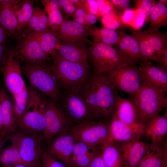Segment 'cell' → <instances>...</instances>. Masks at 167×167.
<instances>
[{"label":"cell","mask_w":167,"mask_h":167,"mask_svg":"<svg viewBox=\"0 0 167 167\" xmlns=\"http://www.w3.org/2000/svg\"><path fill=\"white\" fill-rule=\"evenodd\" d=\"M94 120L109 122L118 94L105 73L92 74L79 91Z\"/></svg>","instance_id":"obj_1"},{"label":"cell","mask_w":167,"mask_h":167,"mask_svg":"<svg viewBox=\"0 0 167 167\" xmlns=\"http://www.w3.org/2000/svg\"><path fill=\"white\" fill-rule=\"evenodd\" d=\"M49 62L40 64L25 62L21 67L22 72L31 86L51 100L58 102L62 88L53 65Z\"/></svg>","instance_id":"obj_2"},{"label":"cell","mask_w":167,"mask_h":167,"mask_svg":"<svg viewBox=\"0 0 167 167\" xmlns=\"http://www.w3.org/2000/svg\"><path fill=\"white\" fill-rule=\"evenodd\" d=\"M51 57L62 90L79 91L91 75L88 61L82 62L69 61L62 58L57 51Z\"/></svg>","instance_id":"obj_3"},{"label":"cell","mask_w":167,"mask_h":167,"mask_svg":"<svg viewBox=\"0 0 167 167\" xmlns=\"http://www.w3.org/2000/svg\"><path fill=\"white\" fill-rule=\"evenodd\" d=\"M166 93L142 79L139 92L129 98L143 123H145L149 118L159 114L163 108L167 110Z\"/></svg>","instance_id":"obj_4"},{"label":"cell","mask_w":167,"mask_h":167,"mask_svg":"<svg viewBox=\"0 0 167 167\" xmlns=\"http://www.w3.org/2000/svg\"><path fill=\"white\" fill-rule=\"evenodd\" d=\"M28 89L27 103L18 130L42 138L45 126L44 97L32 86Z\"/></svg>","instance_id":"obj_5"},{"label":"cell","mask_w":167,"mask_h":167,"mask_svg":"<svg viewBox=\"0 0 167 167\" xmlns=\"http://www.w3.org/2000/svg\"><path fill=\"white\" fill-rule=\"evenodd\" d=\"M91 45L88 48V56L92 62V74L105 73L133 63L112 46L94 40H92Z\"/></svg>","instance_id":"obj_6"},{"label":"cell","mask_w":167,"mask_h":167,"mask_svg":"<svg viewBox=\"0 0 167 167\" xmlns=\"http://www.w3.org/2000/svg\"><path fill=\"white\" fill-rule=\"evenodd\" d=\"M109 122L90 120L77 124L69 131L76 141L83 142L95 149H101L111 139Z\"/></svg>","instance_id":"obj_7"},{"label":"cell","mask_w":167,"mask_h":167,"mask_svg":"<svg viewBox=\"0 0 167 167\" xmlns=\"http://www.w3.org/2000/svg\"><path fill=\"white\" fill-rule=\"evenodd\" d=\"M6 137L16 147L26 166L41 167V156L43 141L42 137L19 130Z\"/></svg>","instance_id":"obj_8"},{"label":"cell","mask_w":167,"mask_h":167,"mask_svg":"<svg viewBox=\"0 0 167 167\" xmlns=\"http://www.w3.org/2000/svg\"><path fill=\"white\" fill-rule=\"evenodd\" d=\"M47 97H44L45 126L42 139L48 143L58 134L69 131L74 126L59 104Z\"/></svg>","instance_id":"obj_9"},{"label":"cell","mask_w":167,"mask_h":167,"mask_svg":"<svg viewBox=\"0 0 167 167\" xmlns=\"http://www.w3.org/2000/svg\"><path fill=\"white\" fill-rule=\"evenodd\" d=\"M105 73L117 90L126 93L129 98L139 92L142 78L137 64L129 63Z\"/></svg>","instance_id":"obj_10"},{"label":"cell","mask_w":167,"mask_h":167,"mask_svg":"<svg viewBox=\"0 0 167 167\" xmlns=\"http://www.w3.org/2000/svg\"><path fill=\"white\" fill-rule=\"evenodd\" d=\"M138 42L144 61H154L167 49V32H151L128 27L127 29Z\"/></svg>","instance_id":"obj_11"},{"label":"cell","mask_w":167,"mask_h":167,"mask_svg":"<svg viewBox=\"0 0 167 167\" xmlns=\"http://www.w3.org/2000/svg\"><path fill=\"white\" fill-rule=\"evenodd\" d=\"M15 37L16 43L12 46L11 50L21 62L40 64L52 61L51 56L43 50L38 42L28 33L21 32Z\"/></svg>","instance_id":"obj_12"},{"label":"cell","mask_w":167,"mask_h":167,"mask_svg":"<svg viewBox=\"0 0 167 167\" xmlns=\"http://www.w3.org/2000/svg\"><path fill=\"white\" fill-rule=\"evenodd\" d=\"M21 62L11 50L7 59L0 71L5 86L14 100L28 93V87L22 76Z\"/></svg>","instance_id":"obj_13"},{"label":"cell","mask_w":167,"mask_h":167,"mask_svg":"<svg viewBox=\"0 0 167 167\" xmlns=\"http://www.w3.org/2000/svg\"><path fill=\"white\" fill-rule=\"evenodd\" d=\"M58 102L73 123L78 124L91 120L92 118L79 91L62 90Z\"/></svg>","instance_id":"obj_14"},{"label":"cell","mask_w":167,"mask_h":167,"mask_svg":"<svg viewBox=\"0 0 167 167\" xmlns=\"http://www.w3.org/2000/svg\"><path fill=\"white\" fill-rule=\"evenodd\" d=\"M92 27L84 26L73 20L64 18L62 23L51 30L61 43H80L91 45L92 41L88 36H89V30Z\"/></svg>","instance_id":"obj_15"},{"label":"cell","mask_w":167,"mask_h":167,"mask_svg":"<svg viewBox=\"0 0 167 167\" xmlns=\"http://www.w3.org/2000/svg\"><path fill=\"white\" fill-rule=\"evenodd\" d=\"M76 141L69 131L56 135L48 143L45 151L68 167H75L72 159L73 146Z\"/></svg>","instance_id":"obj_16"},{"label":"cell","mask_w":167,"mask_h":167,"mask_svg":"<svg viewBox=\"0 0 167 167\" xmlns=\"http://www.w3.org/2000/svg\"><path fill=\"white\" fill-rule=\"evenodd\" d=\"M109 130L111 139L115 142L141 140L144 135L145 124L136 126L125 124L114 113L109 122Z\"/></svg>","instance_id":"obj_17"},{"label":"cell","mask_w":167,"mask_h":167,"mask_svg":"<svg viewBox=\"0 0 167 167\" xmlns=\"http://www.w3.org/2000/svg\"><path fill=\"white\" fill-rule=\"evenodd\" d=\"M113 142L121 154L124 167H137L145 154L146 143L141 140Z\"/></svg>","instance_id":"obj_18"},{"label":"cell","mask_w":167,"mask_h":167,"mask_svg":"<svg viewBox=\"0 0 167 167\" xmlns=\"http://www.w3.org/2000/svg\"><path fill=\"white\" fill-rule=\"evenodd\" d=\"M137 167H167L166 139L158 143H147L145 154Z\"/></svg>","instance_id":"obj_19"},{"label":"cell","mask_w":167,"mask_h":167,"mask_svg":"<svg viewBox=\"0 0 167 167\" xmlns=\"http://www.w3.org/2000/svg\"><path fill=\"white\" fill-rule=\"evenodd\" d=\"M142 78L167 92V71L153 65L150 61H142L138 63Z\"/></svg>","instance_id":"obj_20"},{"label":"cell","mask_w":167,"mask_h":167,"mask_svg":"<svg viewBox=\"0 0 167 167\" xmlns=\"http://www.w3.org/2000/svg\"><path fill=\"white\" fill-rule=\"evenodd\" d=\"M3 119V132L5 136L17 131L19 125L14 108V103L5 88L0 89Z\"/></svg>","instance_id":"obj_21"},{"label":"cell","mask_w":167,"mask_h":167,"mask_svg":"<svg viewBox=\"0 0 167 167\" xmlns=\"http://www.w3.org/2000/svg\"><path fill=\"white\" fill-rule=\"evenodd\" d=\"M144 135L151 140V143H158L164 140L167 133V110L163 115L157 114L144 123Z\"/></svg>","instance_id":"obj_22"},{"label":"cell","mask_w":167,"mask_h":167,"mask_svg":"<svg viewBox=\"0 0 167 167\" xmlns=\"http://www.w3.org/2000/svg\"><path fill=\"white\" fill-rule=\"evenodd\" d=\"M115 113L123 123L130 126L143 124L133 104L129 98L122 97L119 95L117 100Z\"/></svg>","instance_id":"obj_23"},{"label":"cell","mask_w":167,"mask_h":167,"mask_svg":"<svg viewBox=\"0 0 167 167\" xmlns=\"http://www.w3.org/2000/svg\"><path fill=\"white\" fill-rule=\"evenodd\" d=\"M119 31L120 36L115 45L117 49L133 63L144 61L139 44L131 35Z\"/></svg>","instance_id":"obj_24"},{"label":"cell","mask_w":167,"mask_h":167,"mask_svg":"<svg viewBox=\"0 0 167 167\" xmlns=\"http://www.w3.org/2000/svg\"><path fill=\"white\" fill-rule=\"evenodd\" d=\"M88 48L86 44L82 43L64 44L60 42L56 50L65 59L73 62H82L88 61Z\"/></svg>","instance_id":"obj_25"},{"label":"cell","mask_w":167,"mask_h":167,"mask_svg":"<svg viewBox=\"0 0 167 167\" xmlns=\"http://www.w3.org/2000/svg\"><path fill=\"white\" fill-rule=\"evenodd\" d=\"M28 33L39 43L43 50L51 57L57 52L56 48L60 42L55 33L51 30Z\"/></svg>","instance_id":"obj_26"},{"label":"cell","mask_w":167,"mask_h":167,"mask_svg":"<svg viewBox=\"0 0 167 167\" xmlns=\"http://www.w3.org/2000/svg\"><path fill=\"white\" fill-rule=\"evenodd\" d=\"M35 7L33 0H20L16 5L15 11L18 21V32L27 27L33 13Z\"/></svg>","instance_id":"obj_27"},{"label":"cell","mask_w":167,"mask_h":167,"mask_svg":"<svg viewBox=\"0 0 167 167\" xmlns=\"http://www.w3.org/2000/svg\"><path fill=\"white\" fill-rule=\"evenodd\" d=\"M46 30H51L48 17L44 10L37 4L26 28L22 32H37Z\"/></svg>","instance_id":"obj_28"},{"label":"cell","mask_w":167,"mask_h":167,"mask_svg":"<svg viewBox=\"0 0 167 167\" xmlns=\"http://www.w3.org/2000/svg\"><path fill=\"white\" fill-rule=\"evenodd\" d=\"M150 25L146 30L151 32L159 31L162 26L167 24V8L162 4L156 2L152 6L150 17Z\"/></svg>","instance_id":"obj_29"},{"label":"cell","mask_w":167,"mask_h":167,"mask_svg":"<svg viewBox=\"0 0 167 167\" xmlns=\"http://www.w3.org/2000/svg\"><path fill=\"white\" fill-rule=\"evenodd\" d=\"M15 8L0 7V25L6 31L10 37H15L18 34Z\"/></svg>","instance_id":"obj_30"},{"label":"cell","mask_w":167,"mask_h":167,"mask_svg":"<svg viewBox=\"0 0 167 167\" xmlns=\"http://www.w3.org/2000/svg\"><path fill=\"white\" fill-rule=\"evenodd\" d=\"M101 149L102 158L107 167H124L121 154L113 141L109 142Z\"/></svg>","instance_id":"obj_31"},{"label":"cell","mask_w":167,"mask_h":167,"mask_svg":"<svg viewBox=\"0 0 167 167\" xmlns=\"http://www.w3.org/2000/svg\"><path fill=\"white\" fill-rule=\"evenodd\" d=\"M92 40L112 46L118 42L120 36L119 31L112 30L94 26L89 30Z\"/></svg>","instance_id":"obj_32"},{"label":"cell","mask_w":167,"mask_h":167,"mask_svg":"<svg viewBox=\"0 0 167 167\" xmlns=\"http://www.w3.org/2000/svg\"><path fill=\"white\" fill-rule=\"evenodd\" d=\"M0 162L5 166L18 164L25 165L17 148L12 144L2 149L0 152Z\"/></svg>","instance_id":"obj_33"},{"label":"cell","mask_w":167,"mask_h":167,"mask_svg":"<svg viewBox=\"0 0 167 167\" xmlns=\"http://www.w3.org/2000/svg\"><path fill=\"white\" fill-rule=\"evenodd\" d=\"M121 18L114 11L101 17V21L103 28H105L114 30L127 29L128 27L123 23Z\"/></svg>","instance_id":"obj_34"},{"label":"cell","mask_w":167,"mask_h":167,"mask_svg":"<svg viewBox=\"0 0 167 167\" xmlns=\"http://www.w3.org/2000/svg\"><path fill=\"white\" fill-rule=\"evenodd\" d=\"M135 6L138 14L143 16L146 21H150L152 8L156 2L155 0H135L133 1Z\"/></svg>","instance_id":"obj_35"},{"label":"cell","mask_w":167,"mask_h":167,"mask_svg":"<svg viewBox=\"0 0 167 167\" xmlns=\"http://www.w3.org/2000/svg\"><path fill=\"white\" fill-rule=\"evenodd\" d=\"M98 149H94L86 153L72 158V161L75 167H88Z\"/></svg>","instance_id":"obj_36"},{"label":"cell","mask_w":167,"mask_h":167,"mask_svg":"<svg viewBox=\"0 0 167 167\" xmlns=\"http://www.w3.org/2000/svg\"><path fill=\"white\" fill-rule=\"evenodd\" d=\"M41 167H68L50 155L43 148L41 152Z\"/></svg>","instance_id":"obj_37"},{"label":"cell","mask_w":167,"mask_h":167,"mask_svg":"<svg viewBox=\"0 0 167 167\" xmlns=\"http://www.w3.org/2000/svg\"><path fill=\"white\" fill-rule=\"evenodd\" d=\"M59 10L64 15L63 18L72 17L76 10V6L70 0H59Z\"/></svg>","instance_id":"obj_38"},{"label":"cell","mask_w":167,"mask_h":167,"mask_svg":"<svg viewBox=\"0 0 167 167\" xmlns=\"http://www.w3.org/2000/svg\"><path fill=\"white\" fill-rule=\"evenodd\" d=\"M48 15V20L51 30L59 26L63 21V17L59 9L53 10Z\"/></svg>","instance_id":"obj_39"},{"label":"cell","mask_w":167,"mask_h":167,"mask_svg":"<svg viewBox=\"0 0 167 167\" xmlns=\"http://www.w3.org/2000/svg\"><path fill=\"white\" fill-rule=\"evenodd\" d=\"M82 2V1H81ZM81 3L76 5V10L72 18L73 20L85 26L92 27L89 26L86 20V13L82 7Z\"/></svg>","instance_id":"obj_40"},{"label":"cell","mask_w":167,"mask_h":167,"mask_svg":"<svg viewBox=\"0 0 167 167\" xmlns=\"http://www.w3.org/2000/svg\"><path fill=\"white\" fill-rule=\"evenodd\" d=\"M95 149H98L93 148L83 142L76 141L73 147L72 158Z\"/></svg>","instance_id":"obj_41"},{"label":"cell","mask_w":167,"mask_h":167,"mask_svg":"<svg viewBox=\"0 0 167 167\" xmlns=\"http://www.w3.org/2000/svg\"><path fill=\"white\" fill-rule=\"evenodd\" d=\"M81 5L86 14H91L100 17L96 0H82Z\"/></svg>","instance_id":"obj_42"},{"label":"cell","mask_w":167,"mask_h":167,"mask_svg":"<svg viewBox=\"0 0 167 167\" xmlns=\"http://www.w3.org/2000/svg\"><path fill=\"white\" fill-rule=\"evenodd\" d=\"M96 1L100 17L114 11L113 5L110 0H96Z\"/></svg>","instance_id":"obj_43"},{"label":"cell","mask_w":167,"mask_h":167,"mask_svg":"<svg viewBox=\"0 0 167 167\" xmlns=\"http://www.w3.org/2000/svg\"><path fill=\"white\" fill-rule=\"evenodd\" d=\"M137 13L136 10L128 8L124 10L121 18L123 23L128 27H131Z\"/></svg>","instance_id":"obj_44"},{"label":"cell","mask_w":167,"mask_h":167,"mask_svg":"<svg viewBox=\"0 0 167 167\" xmlns=\"http://www.w3.org/2000/svg\"><path fill=\"white\" fill-rule=\"evenodd\" d=\"M114 11L118 15L122 16V11L128 8L130 0H111Z\"/></svg>","instance_id":"obj_45"},{"label":"cell","mask_w":167,"mask_h":167,"mask_svg":"<svg viewBox=\"0 0 167 167\" xmlns=\"http://www.w3.org/2000/svg\"><path fill=\"white\" fill-rule=\"evenodd\" d=\"M11 50V48H8L6 44H0V71L7 59Z\"/></svg>","instance_id":"obj_46"},{"label":"cell","mask_w":167,"mask_h":167,"mask_svg":"<svg viewBox=\"0 0 167 167\" xmlns=\"http://www.w3.org/2000/svg\"><path fill=\"white\" fill-rule=\"evenodd\" d=\"M41 2L44 6V10L48 14L52 10L59 9V3L58 0H42Z\"/></svg>","instance_id":"obj_47"},{"label":"cell","mask_w":167,"mask_h":167,"mask_svg":"<svg viewBox=\"0 0 167 167\" xmlns=\"http://www.w3.org/2000/svg\"><path fill=\"white\" fill-rule=\"evenodd\" d=\"M88 167H107L102 158L101 149L97 151Z\"/></svg>","instance_id":"obj_48"},{"label":"cell","mask_w":167,"mask_h":167,"mask_svg":"<svg viewBox=\"0 0 167 167\" xmlns=\"http://www.w3.org/2000/svg\"><path fill=\"white\" fill-rule=\"evenodd\" d=\"M154 61L157 64V66L167 71V49L156 58Z\"/></svg>","instance_id":"obj_49"},{"label":"cell","mask_w":167,"mask_h":167,"mask_svg":"<svg viewBox=\"0 0 167 167\" xmlns=\"http://www.w3.org/2000/svg\"><path fill=\"white\" fill-rule=\"evenodd\" d=\"M145 21L146 19L145 18L137 13L131 27L136 29H140L143 26Z\"/></svg>","instance_id":"obj_50"},{"label":"cell","mask_w":167,"mask_h":167,"mask_svg":"<svg viewBox=\"0 0 167 167\" xmlns=\"http://www.w3.org/2000/svg\"><path fill=\"white\" fill-rule=\"evenodd\" d=\"M20 0H0V7L15 8Z\"/></svg>","instance_id":"obj_51"},{"label":"cell","mask_w":167,"mask_h":167,"mask_svg":"<svg viewBox=\"0 0 167 167\" xmlns=\"http://www.w3.org/2000/svg\"><path fill=\"white\" fill-rule=\"evenodd\" d=\"M99 18L94 15L91 14H86V20L88 25L90 26H92L97 22Z\"/></svg>","instance_id":"obj_52"},{"label":"cell","mask_w":167,"mask_h":167,"mask_svg":"<svg viewBox=\"0 0 167 167\" xmlns=\"http://www.w3.org/2000/svg\"><path fill=\"white\" fill-rule=\"evenodd\" d=\"M8 37L10 36L8 33L0 25V44H5Z\"/></svg>","instance_id":"obj_53"},{"label":"cell","mask_w":167,"mask_h":167,"mask_svg":"<svg viewBox=\"0 0 167 167\" xmlns=\"http://www.w3.org/2000/svg\"><path fill=\"white\" fill-rule=\"evenodd\" d=\"M0 136L5 137L3 132V119L2 101L0 94Z\"/></svg>","instance_id":"obj_54"},{"label":"cell","mask_w":167,"mask_h":167,"mask_svg":"<svg viewBox=\"0 0 167 167\" xmlns=\"http://www.w3.org/2000/svg\"><path fill=\"white\" fill-rule=\"evenodd\" d=\"M8 141L6 136H0V152Z\"/></svg>","instance_id":"obj_55"},{"label":"cell","mask_w":167,"mask_h":167,"mask_svg":"<svg viewBox=\"0 0 167 167\" xmlns=\"http://www.w3.org/2000/svg\"><path fill=\"white\" fill-rule=\"evenodd\" d=\"M5 167H28L27 166L23 164H18L13 165H8Z\"/></svg>","instance_id":"obj_56"},{"label":"cell","mask_w":167,"mask_h":167,"mask_svg":"<svg viewBox=\"0 0 167 167\" xmlns=\"http://www.w3.org/2000/svg\"><path fill=\"white\" fill-rule=\"evenodd\" d=\"M158 2L162 4L166 7L167 6V0H159Z\"/></svg>","instance_id":"obj_57"},{"label":"cell","mask_w":167,"mask_h":167,"mask_svg":"<svg viewBox=\"0 0 167 167\" xmlns=\"http://www.w3.org/2000/svg\"></svg>","instance_id":"obj_58"}]
</instances>
